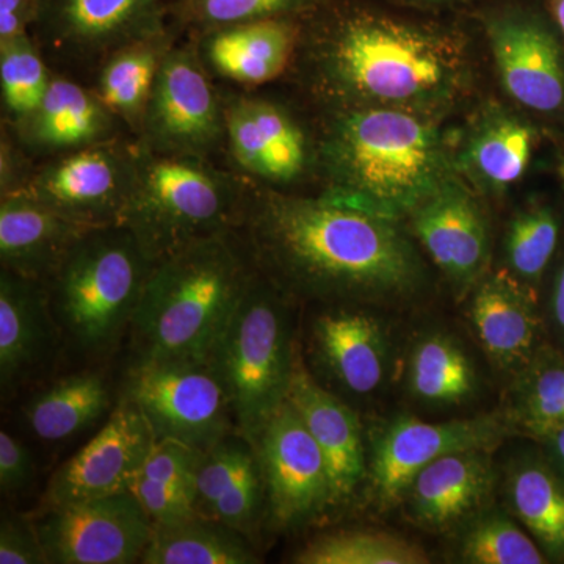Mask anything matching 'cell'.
Listing matches in <instances>:
<instances>
[{"mask_svg": "<svg viewBox=\"0 0 564 564\" xmlns=\"http://www.w3.org/2000/svg\"><path fill=\"white\" fill-rule=\"evenodd\" d=\"M466 39L381 0H325L303 17L292 66L325 110L388 107L436 118L470 80Z\"/></svg>", "mask_w": 564, "mask_h": 564, "instance_id": "6da1fadb", "label": "cell"}, {"mask_svg": "<svg viewBox=\"0 0 564 564\" xmlns=\"http://www.w3.org/2000/svg\"><path fill=\"white\" fill-rule=\"evenodd\" d=\"M254 269L280 291L329 302L413 295L421 256L399 220L328 196L250 185L237 228Z\"/></svg>", "mask_w": 564, "mask_h": 564, "instance_id": "7a4b0ae2", "label": "cell"}, {"mask_svg": "<svg viewBox=\"0 0 564 564\" xmlns=\"http://www.w3.org/2000/svg\"><path fill=\"white\" fill-rule=\"evenodd\" d=\"M317 143L323 195L400 220L458 174L436 118L388 107L326 110Z\"/></svg>", "mask_w": 564, "mask_h": 564, "instance_id": "3957f363", "label": "cell"}, {"mask_svg": "<svg viewBox=\"0 0 564 564\" xmlns=\"http://www.w3.org/2000/svg\"><path fill=\"white\" fill-rule=\"evenodd\" d=\"M254 270L236 231L155 262L129 326L137 361L210 358Z\"/></svg>", "mask_w": 564, "mask_h": 564, "instance_id": "277c9868", "label": "cell"}, {"mask_svg": "<svg viewBox=\"0 0 564 564\" xmlns=\"http://www.w3.org/2000/svg\"><path fill=\"white\" fill-rule=\"evenodd\" d=\"M250 185L212 159L159 154L139 144L135 187L121 225L155 263L196 240L237 231Z\"/></svg>", "mask_w": 564, "mask_h": 564, "instance_id": "5b68a950", "label": "cell"}, {"mask_svg": "<svg viewBox=\"0 0 564 564\" xmlns=\"http://www.w3.org/2000/svg\"><path fill=\"white\" fill-rule=\"evenodd\" d=\"M152 265L126 226L90 229L44 284L61 333L82 351L109 350L129 332Z\"/></svg>", "mask_w": 564, "mask_h": 564, "instance_id": "8992f818", "label": "cell"}, {"mask_svg": "<svg viewBox=\"0 0 564 564\" xmlns=\"http://www.w3.org/2000/svg\"><path fill=\"white\" fill-rule=\"evenodd\" d=\"M284 296L254 270L210 355L228 391L237 433L252 444L291 391L296 361Z\"/></svg>", "mask_w": 564, "mask_h": 564, "instance_id": "52a82bcc", "label": "cell"}, {"mask_svg": "<svg viewBox=\"0 0 564 564\" xmlns=\"http://www.w3.org/2000/svg\"><path fill=\"white\" fill-rule=\"evenodd\" d=\"M124 399L139 408L155 440L209 451L237 432L231 402L210 358L140 359Z\"/></svg>", "mask_w": 564, "mask_h": 564, "instance_id": "ba28073f", "label": "cell"}, {"mask_svg": "<svg viewBox=\"0 0 564 564\" xmlns=\"http://www.w3.org/2000/svg\"><path fill=\"white\" fill-rule=\"evenodd\" d=\"M137 141L159 154L203 159L225 148L223 95L191 40L163 58Z\"/></svg>", "mask_w": 564, "mask_h": 564, "instance_id": "9c48e42d", "label": "cell"}, {"mask_svg": "<svg viewBox=\"0 0 564 564\" xmlns=\"http://www.w3.org/2000/svg\"><path fill=\"white\" fill-rule=\"evenodd\" d=\"M139 165V143L115 139L46 159L25 193L87 228L121 225Z\"/></svg>", "mask_w": 564, "mask_h": 564, "instance_id": "30bf717a", "label": "cell"}, {"mask_svg": "<svg viewBox=\"0 0 564 564\" xmlns=\"http://www.w3.org/2000/svg\"><path fill=\"white\" fill-rule=\"evenodd\" d=\"M478 18L507 95L540 113L562 109L563 50L545 10L525 0H491Z\"/></svg>", "mask_w": 564, "mask_h": 564, "instance_id": "8fae6325", "label": "cell"}, {"mask_svg": "<svg viewBox=\"0 0 564 564\" xmlns=\"http://www.w3.org/2000/svg\"><path fill=\"white\" fill-rule=\"evenodd\" d=\"M225 152L232 172L261 187L284 191L317 173V143L282 104L223 95Z\"/></svg>", "mask_w": 564, "mask_h": 564, "instance_id": "7c38bea8", "label": "cell"}, {"mask_svg": "<svg viewBox=\"0 0 564 564\" xmlns=\"http://www.w3.org/2000/svg\"><path fill=\"white\" fill-rule=\"evenodd\" d=\"M35 522L54 564L139 563L154 529L131 491L47 508Z\"/></svg>", "mask_w": 564, "mask_h": 564, "instance_id": "4fadbf2b", "label": "cell"}, {"mask_svg": "<svg viewBox=\"0 0 564 564\" xmlns=\"http://www.w3.org/2000/svg\"><path fill=\"white\" fill-rule=\"evenodd\" d=\"M172 0H40L32 35L41 50L74 62H102L132 41L169 29Z\"/></svg>", "mask_w": 564, "mask_h": 564, "instance_id": "5bb4252c", "label": "cell"}, {"mask_svg": "<svg viewBox=\"0 0 564 564\" xmlns=\"http://www.w3.org/2000/svg\"><path fill=\"white\" fill-rule=\"evenodd\" d=\"M254 447L274 524H304L333 505L325 456L291 403L267 422Z\"/></svg>", "mask_w": 564, "mask_h": 564, "instance_id": "9a60e30c", "label": "cell"}, {"mask_svg": "<svg viewBox=\"0 0 564 564\" xmlns=\"http://www.w3.org/2000/svg\"><path fill=\"white\" fill-rule=\"evenodd\" d=\"M507 433V425L496 415L444 423L410 415L393 419L375 440L367 464L375 499L381 505L395 503L430 463L454 452L489 451Z\"/></svg>", "mask_w": 564, "mask_h": 564, "instance_id": "2e32d148", "label": "cell"}, {"mask_svg": "<svg viewBox=\"0 0 564 564\" xmlns=\"http://www.w3.org/2000/svg\"><path fill=\"white\" fill-rule=\"evenodd\" d=\"M154 441L139 408L122 397L90 443L52 475L41 510L128 492Z\"/></svg>", "mask_w": 564, "mask_h": 564, "instance_id": "e0dca14e", "label": "cell"}, {"mask_svg": "<svg viewBox=\"0 0 564 564\" xmlns=\"http://www.w3.org/2000/svg\"><path fill=\"white\" fill-rule=\"evenodd\" d=\"M410 218L423 250L456 292L484 280L491 258L488 218L459 173L419 204Z\"/></svg>", "mask_w": 564, "mask_h": 564, "instance_id": "ac0fdd59", "label": "cell"}, {"mask_svg": "<svg viewBox=\"0 0 564 564\" xmlns=\"http://www.w3.org/2000/svg\"><path fill=\"white\" fill-rule=\"evenodd\" d=\"M303 18H269L223 25L188 39L212 77L261 87L295 62Z\"/></svg>", "mask_w": 564, "mask_h": 564, "instance_id": "d6986e66", "label": "cell"}, {"mask_svg": "<svg viewBox=\"0 0 564 564\" xmlns=\"http://www.w3.org/2000/svg\"><path fill=\"white\" fill-rule=\"evenodd\" d=\"M121 126L93 88L54 74L39 107L7 129L29 154L51 159L120 139Z\"/></svg>", "mask_w": 564, "mask_h": 564, "instance_id": "ffe728a7", "label": "cell"}, {"mask_svg": "<svg viewBox=\"0 0 564 564\" xmlns=\"http://www.w3.org/2000/svg\"><path fill=\"white\" fill-rule=\"evenodd\" d=\"M90 229L68 220L29 193L0 196L2 269L46 284Z\"/></svg>", "mask_w": 564, "mask_h": 564, "instance_id": "44dd1931", "label": "cell"}, {"mask_svg": "<svg viewBox=\"0 0 564 564\" xmlns=\"http://www.w3.org/2000/svg\"><path fill=\"white\" fill-rule=\"evenodd\" d=\"M288 402L295 408L325 456L333 503L350 499L367 475L366 447L358 417L300 362L293 370Z\"/></svg>", "mask_w": 564, "mask_h": 564, "instance_id": "7402d4cb", "label": "cell"}, {"mask_svg": "<svg viewBox=\"0 0 564 564\" xmlns=\"http://www.w3.org/2000/svg\"><path fill=\"white\" fill-rule=\"evenodd\" d=\"M61 333L43 282L0 273V383L3 393L50 358Z\"/></svg>", "mask_w": 564, "mask_h": 564, "instance_id": "603a6c76", "label": "cell"}, {"mask_svg": "<svg viewBox=\"0 0 564 564\" xmlns=\"http://www.w3.org/2000/svg\"><path fill=\"white\" fill-rule=\"evenodd\" d=\"M315 358L345 391L369 395L388 372V340L372 315L351 310H329L313 325Z\"/></svg>", "mask_w": 564, "mask_h": 564, "instance_id": "cb8c5ba5", "label": "cell"}, {"mask_svg": "<svg viewBox=\"0 0 564 564\" xmlns=\"http://www.w3.org/2000/svg\"><path fill=\"white\" fill-rule=\"evenodd\" d=\"M470 317L489 358L503 369H525L532 364L540 317L524 282L510 272L485 276L475 285Z\"/></svg>", "mask_w": 564, "mask_h": 564, "instance_id": "d4e9b609", "label": "cell"}, {"mask_svg": "<svg viewBox=\"0 0 564 564\" xmlns=\"http://www.w3.org/2000/svg\"><path fill=\"white\" fill-rule=\"evenodd\" d=\"M492 481L488 451L454 452L423 467L404 496L415 521L445 529L478 510Z\"/></svg>", "mask_w": 564, "mask_h": 564, "instance_id": "484cf974", "label": "cell"}, {"mask_svg": "<svg viewBox=\"0 0 564 564\" xmlns=\"http://www.w3.org/2000/svg\"><path fill=\"white\" fill-rule=\"evenodd\" d=\"M534 129L511 111L494 107L474 122L455 154L459 176L481 192L500 195L521 181L533 154Z\"/></svg>", "mask_w": 564, "mask_h": 564, "instance_id": "4316f807", "label": "cell"}, {"mask_svg": "<svg viewBox=\"0 0 564 564\" xmlns=\"http://www.w3.org/2000/svg\"><path fill=\"white\" fill-rule=\"evenodd\" d=\"M180 40V33L169 25L163 32L118 47L99 62L93 90L135 140L163 58Z\"/></svg>", "mask_w": 564, "mask_h": 564, "instance_id": "83f0119b", "label": "cell"}, {"mask_svg": "<svg viewBox=\"0 0 564 564\" xmlns=\"http://www.w3.org/2000/svg\"><path fill=\"white\" fill-rule=\"evenodd\" d=\"M110 406V388L102 375L76 373L36 392L22 408V415L33 436L61 443L90 429Z\"/></svg>", "mask_w": 564, "mask_h": 564, "instance_id": "f1b7e54d", "label": "cell"}, {"mask_svg": "<svg viewBox=\"0 0 564 564\" xmlns=\"http://www.w3.org/2000/svg\"><path fill=\"white\" fill-rule=\"evenodd\" d=\"M258 555L245 534L195 516L173 525H154L141 555L144 564H252Z\"/></svg>", "mask_w": 564, "mask_h": 564, "instance_id": "f546056e", "label": "cell"}, {"mask_svg": "<svg viewBox=\"0 0 564 564\" xmlns=\"http://www.w3.org/2000/svg\"><path fill=\"white\" fill-rule=\"evenodd\" d=\"M511 510L552 558H564V485L547 466L522 462L507 481Z\"/></svg>", "mask_w": 564, "mask_h": 564, "instance_id": "4dcf8cb0", "label": "cell"}, {"mask_svg": "<svg viewBox=\"0 0 564 564\" xmlns=\"http://www.w3.org/2000/svg\"><path fill=\"white\" fill-rule=\"evenodd\" d=\"M408 383L423 402L463 403L477 389V373L462 345L447 334L432 333L414 345Z\"/></svg>", "mask_w": 564, "mask_h": 564, "instance_id": "1f68e13d", "label": "cell"}, {"mask_svg": "<svg viewBox=\"0 0 564 564\" xmlns=\"http://www.w3.org/2000/svg\"><path fill=\"white\" fill-rule=\"evenodd\" d=\"M325 0H172L169 25L188 39L199 33L269 18H303Z\"/></svg>", "mask_w": 564, "mask_h": 564, "instance_id": "d6a6232c", "label": "cell"}, {"mask_svg": "<svg viewBox=\"0 0 564 564\" xmlns=\"http://www.w3.org/2000/svg\"><path fill=\"white\" fill-rule=\"evenodd\" d=\"M32 33L0 43V95L7 126L24 120L43 101L54 73Z\"/></svg>", "mask_w": 564, "mask_h": 564, "instance_id": "836d02e7", "label": "cell"}, {"mask_svg": "<svg viewBox=\"0 0 564 564\" xmlns=\"http://www.w3.org/2000/svg\"><path fill=\"white\" fill-rule=\"evenodd\" d=\"M300 564H425L430 556L413 541L384 532L326 534L295 555Z\"/></svg>", "mask_w": 564, "mask_h": 564, "instance_id": "e575fe53", "label": "cell"}, {"mask_svg": "<svg viewBox=\"0 0 564 564\" xmlns=\"http://www.w3.org/2000/svg\"><path fill=\"white\" fill-rule=\"evenodd\" d=\"M459 556L473 564H543V549L502 511L475 518L459 543Z\"/></svg>", "mask_w": 564, "mask_h": 564, "instance_id": "d590c367", "label": "cell"}, {"mask_svg": "<svg viewBox=\"0 0 564 564\" xmlns=\"http://www.w3.org/2000/svg\"><path fill=\"white\" fill-rule=\"evenodd\" d=\"M558 232V221L549 207L532 206L519 212L505 237L508 272L521 282L540 280L554 256Z\"/></svg>", "mask_w": 564, "mask_h": 564, "instance_id": "8d00e7d4", "label": "cell"}, {"mask_svg": "<svg viewBox=\"0 0 564 564\" xmlns=\"http://www.w3.org/2000/svg\"><path fill=\"white\" fill-rule=\"evenodd\" d=\"M514 419L538 437L563 425L564 362L525 367L516 389Z\"/></svg>", "mask_w": 564, "mask_h": 564, "instance_id": "74e56055", "label": "cell"}, {"mask_svg": "<svg viewBox=\"0 0 564 564\" xmlns=\"http://www.w3.org/2000/svg\"><path fill=\"white\" fill-rule=\"evenodd\" d=\"M259 463L254 444L240 433H234L204 452L196 474L195 496L198 514L206 518L212 507L247 470Z\"/></svg>", "mask_w": 564, "mask_h": 564, "instance_id": "f35d334b", "label": "cell"}, {"mask_svg": "<svg viewBox=\"0 0 564 564\" xmlns=\"http://www.w3.org/2000/svg\"><path fill=\"white\" fill-rule=\"evenodd\" d=\"M204 452L206 451L182 441L166 437L155 440L140 475L159 484L187 489L195 494L196 474L203 462Z\"/></svg>", "mask_w": 564, "mask_h": 564, "instance_id": "ab89813d", "label": "cell"}, {"mask_svg": "<svg viewBox=\"0 0 564 564\" xmlns=\"http://www.w3.org/2000/svg\"><path fill=\"white\" fill-rule=\"evenodd\" d=\"M265 500V486L259 463L245 473L243 477L232 486L210 508L207 519L231 527L236 532L250 536L262 511Z\"/></svg>", "mask_w": 564, "mask_h": 564, "instance_id": "60d3db41", "label": "cell"}, {"mask_svg": "<svg viewBox=\"0 0 564 564\" xmlns=\"http://www.w3.org/2000/svg\"><path fill=\"white\" fill-rule=\"evenodd\" d=\"M154 525H173L198 514L196 497L187 489L159 484L139 475L129 489Z\"/></svg>", "mask_w": 564, "mask_h": 564, "instance_id": "b9f144b4", "label": "cell"}, {"mask_svg": "<svg viewBox=\"0 0 564 564\" xmlns=\"http://www.w3.org/2000/svg\"><path fill=\"white\" fill-rule=\"evenodd\" d=\"M46 552L41 544L35 519L6 514L0 522V564H43Z\"/></svg>", "mask_w": 564, "mask_h": 564, "instance_id": "7bdbcfd3", "label": "cell"}, {"mask_svg": "<svg viewBox=\"0 0 564 564\" xmlns=\"http://www.w3.org/2000/svg\"><path fill=\"white\" fill-rule=\"evenodd\" d=\"M35 462L21 441L6 430L0 432V489L3 496H17L32 485Z\"/></svg>", "mask_w": 564, "mask_h": 564, "instance_id": "ee69618b", "label": "cell"}, {"mask_svg": "<svg viewBox=\"0 0 564 564\" xmlns=\"http://www.w3.org/2000/svg\"><path fill=\"white\" fill-rule=\"evenodd\" d=\"M35 166L31 154L21 147L9 129L3 128L0 143V196L24 191Z\"/></svg>", "mask_w": 564, "mask_h": 564, "instance_id": "f6af8a7d", "label": "cell"}, {"mask_svg": "<svg viewBox=\"0 0 564 564\" xmlns=\"http://www.w3.org/2000/svg\"><path fill=\"white\" fill-rule=\"evenodd\" d=\"M39 11L40 0H0V43L32 33Z\"/></svg>", "mask_w": 564, "mask_h": 564, "instance_id": "bcb514c9", "label": "cell"}, {"mask_svg": "<svg viewBox=\"0 0 564 564\" xmlns=\"http://www.w3.org/2000/svg\"><path fill=\"white\" fill-rule=\"evenodd\" d=\"M384 3H391L400 9L414 11H436L458 9V7L470 6V3L486 2V0H381Z\"/></svg>", "mask_w": 564, "mask_h": 564, "instance_id": "7dc6e473", "label": "cell"}, {"mask_svg": "<svg viewBox=\"0 0 564 564\" xmlns=\"http://www.w3.org/2000/svg\"><path fill=\"white\" fill-rule=\"evenodd\" d=\"M543 440L547 443L549 448H551V455L556 466L564 474V423L558 429H555L554 432L549 433Z\"/></svg>", "mask_w": 564, "mask_h": 564, "instance_id": "c3c4849f", "label": "cell"}, {"mask_svg": "<svg viewBox=\"0 0 564 564\" xmlns=\"http://www.w3.org/2000/svg\"><path fill=\"white\" fill-rule=\"evenodd\" d=\"M554 317L556 325L564 332V265L555 281Z\"/></svg>", "mask_w": 564, "mask_h": 564, "instance_id": "681fc988", "label": "cell"}, {"mask_svg": "<svg viewBox=\"0 0 564 564\" xmlns=\"http://www.w3.org/2000/svg\"><path fill=\"white\" fill-rule=\"evenodd\" d=\"M547 17L554 22L555 29L562 33L564 40V0H541Z\"/></svg>", "mask_w": 564, "mask_h": 564, "instance_id": "f907efd6", "label": "cell"}]
</instances>
